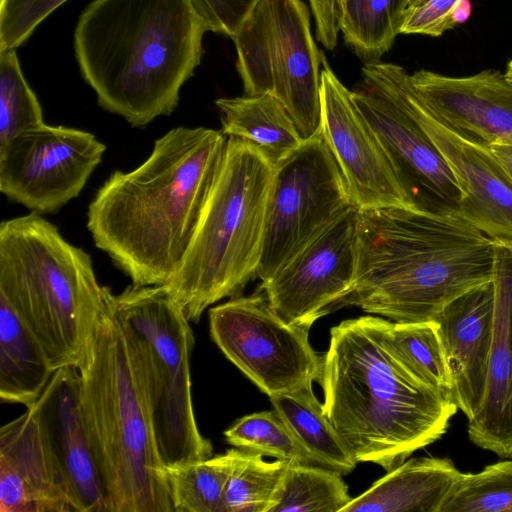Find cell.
<instances>
[{"label": "cell", "instance_id": "obj_34", "mask_svg": "<svg viewBox=\"0 0 512 512\" xmlns=\"http://www.w3.org/2000/svg\"><path fill=\"white\" fill-rule=\"evenodd\" d=\"M68 0H0V51L16 49Z\"/></svg>", "mask_w": 512, "mask_h": 512}, {"label": "cell", "instance_id": "obj_30", "mask_svg": "<svg viewBox=\"0 0 512 512\" xmlns=\"http://www.w3.org/2000/svg\"><path fill=\"white\" fill-rule=\"evenodd\" d=\"M351 500L339 473L290 463L271 512H341Z\"/></svg>", "mask_w": 512, "mask_h": 512}, {"label": "cell", "instance_id": "obj_7", "mask_svg": "<svg viewBox=\"0 0 512 512\" xmlns=\"http://www.w3.org/2000/svg\"><path fill=\"white\" fill-rule=\"evenodd\" d=\"M275 163L257 145L227 137L224 158L194 237L164 286L197 322L212 304L239 296L262 253Z\"/></svg>", "mask_w": 512, "mask_h": 512}, {"label": "cell", "instance_id": "obj_40", "mask_svg": "<svg viewBox=\"0 0 512 512\" xmlns=\"http://www.w3.org/2000/svg\"><path fill=\"white\" fill-rule=\"evenodd\" d=\"M504 74H505L506 78L509 80V82L512 83V60H510L507 63L506 71Z\"/></svg>", "mask_w": 512, "mask_h": 512}, {"label": "cell", "instance_id": "obj_8", "mask_svg": "<svg viewBox=\"0 0 512 512\" xmlns=\"http://www.w3.org/2000/svg\"><path fill=\"white\" fill-rule=\"evenodd\" d=\"M112 309L139 359L164 466L211 457L212 444L194 413L190 358L195 341L181 304L164 285L132 284L113 294Z\"/></svg>", "mask_w": 512, "mask_h": 512}, {"label": "cell", "instance_id": "obj_6", "mask_svg": "<svg viewBox=\"0 0 512 512\" xmlns=\"http://www.w3.org/2000/svg\"><path fill=\"white\" fill-rule=\"evenodd\" d=\"M0 296L44 348L54 371L81 367L112 292L91 256L37 213L0 224Z\"/></svg>", "mask_w": 512, "mask_h": 512}, {"label": "cell", "instance_id": "obj_18", "mask_svg": "<svg viewBox=\"0 0 512 512\" xmlns=\"http://www.w3.org/2000/svg\"><path fill=\"white\" fill-rule=\"evenodd\" d=\"M35 404L75 512H108L84 424L78 368L57 369Z\"/></svg>", "mask_w": 512, "mask_h": 512}, {"label": "cell", "instance_id": "obj_36", "mask_svg": "<svg viewBox=\"0 0 512 512\" xmlns=\"http://www.w3.org/2000/svg\"><path fill=\"white\" fill-rule=\"evenodd\" d=\"M456 0H426L408 7L404 12L400 34L441 36L455 27L450 13Z\"/></svg>", "mask_w": 512, "mask_h": 512}, {"label": "cell", "instance_id": "obj_42", "mask_svg": "<svg viewBox=\"0 0 512 512\" xmlns=\"http://www.w3.org/2000/svg\"><path fill=\"white\" fill-rule=\"evenodd\" d=\"M424 1H426V0H420V2H419L418 4H420V3L424 2ZM418 4H417V5H418ZM414 6H415V5H414Z\"/></svg>", "mask_w": 512, "mask_h": 512}, {"label": "cell", "instance_id": "obj_41", "mask_svg": "<svg viewBox=\"0 0 512 512\" xmlns=\"http://www.w3.org/2000/svg\"><path fill=\"white\" fill-rule=\"evenodd\" d=\"M419 2H420V0H407L408 7L417 5Z\"/></svg>", "mask_w": 512, "mask_h": 512}, {"label": "cell", "instance_id": "obj_9", "mask_svg": "<svg viewBox=\"0 0 512 512\" xmlns=\"http://www.w3.org/2000/svg\"><path fill=\"white\" fill-rule=\"evenodd\" d=\"M245 95L272 94L303 140L321 133L323 55L302 0H259L232 39Z\"/></svg>", "mask_w": 512, "mask_h": 512}, {"label": "cell", "instance_id": "obj_39", "mask_svg": "<svg viewBox=\"0 0 512 512\" xmlns=\"http://www.w3.org/2000/svg\"><path fill=\"white\" fill-rule=\"evenodd\" d=\"M512 177V146L495 144L490 147Z\"/></svg>", "mask_w": 512, "mask_h": 512}, {"label": "cell", "instance_id": "obj_38", "mask_svg": "<svg viewBox=\"0 0 512 512\" xmlns=\"http://www.w3.org/2000/svg\"><path fill=\"white\" fill-rule=\"evenodd\" d=\"M472 3L470 0H456L452 6L450 19L454 26L465 23L471 16Z\"/></svg>", "mask_w": 512, "mask_h": 512}, {"label": "cell", "instance_id": "obj_16", "mask_svg": "<svg viewBox=\"0 0 512 512\" xmlns=\"http://www.w3.org/2000/svg\"><path fill=\"white\" fill-rule=\"evenodd\" d=\"M321 133L358 210L411 209L373 128L355 104L352 91L323 59Z\"/></svg>", "mask_w": 512, "mask_h": 512}, {"label": "cell", "instance_id": "obj_1", "mask_svg": "<svg viewBox=\"0 0 512 512\" xmlns=\"http://www.w3.org/2000/svg\"><path fill=\"white\" fill-rule=\"evenodd\" d=\"M227 136L176 127L137 168L115 171L89 204L96 247L139 286L165 285L178 272L219 173Z\"/></svg>", "mask_w": 512, "mask_h": 512}, {"label": "cell", "instance_id": "obj_13", "mask_svg": "<svg viewBox=\"0 0 512 512\" xmlns=\"http://www.w3.org/2000/svg\"><path fill=\"white\" fill-rule=\"evenodd\" d=\"M106 146L88 131L46 123L0 149V190L33 213H52L76 198Z\"/></svg>", "mask_w": 512, "mask_h": 512}, {"label": "cell", "instance_id": "obj_26", "mask_svg": "<svg viewBox=\"0 0 512 512\" xmlns=\"http://www.w3.org/2000/svg\"><path fill=\"white\" fill-rule=\"evenodd\" d=\"M407 0H344L339 29L344 42L365 63L379 62L400 28Z\"/></svg>", "mask_w": 512, "mask_h": 512}, {"label": "cell", "instance_id": "obj_24", "mask_svg": "<svg viewBox=\"0 0 512 512\" xmlns=\"http://www.w3.org/2000/svg\"><path fill=\"white\" fill-rule=\"evenodd\" d=\"M221 131L257 145L276 164L303 142L283 103L272 94L220 98Z\"/></svg>", "mask_w": 512, "mask_h": 512}, {"label": "cell", "instance_id": "obj_21", "mask_svg": "<svg viewBox=\"0 0 512 512\" xmlns=\"http://www.w3.org/2000/svg\"><path fill=\"white\" fill-rule=\"evenodd\" d=\"M494 326L485 396L468 419L476 446L512 457V247L496 245Z\"/></svg>", "mask_w": 512, "mask_h": 512}, {"label": "cell", "instance_id": "obj_15", "mask_svg": "<svg viewBox=\"0 0 512 512\" xmlns=\"http://www.w3.org/2000/svg\"><path fill=\"white\" fill-rule=\"evenodd\" d=\"M398 85L413 117L450 167L461 191L457 215L496 245L512 247V177L492 150L470 142L438 121L401 66Z\"/></svg>", "mask_w": 512, "mask_h": 512}, {"label": "cell", "instance_id": "obj_10", "mask_svg": "<svg viewBox=\"0 0 512 512\" xmlns=\"http://www.w3.org/2000/svg\"><path fill=\"white\" fill-rule=\"evenodd\" d=\"M343 174L322 133L275 164L261 258L264 282L350 208Z\"/></svg>", "mask_w": 512, "mask_h": 512}, {"label": "cell", "instance_id": "obj_17", "mask_svg": "<svg viewBox=\"0 0 512 512\" xmlns=\"http://www.w3.org/2000/svg\"><path fill=\"white\" fill-rule=\"evenodd\" d=\"M411 81L432 115L462 138L512 146V83L505 74L488 69L452 77L422 69Z\"/></svg>", "mask_w": 512, "mask_h": 512}, {"label": "cell", "instance_id": "obj_3", "mask_svg": "<svg viewBox=\"0 0 512 512\" xmlns=\"http://www.w3.org/2000/svg\"><path fill=\"white\" fill-rule=\"evenodd\" d=\"M382 321L361 316L332 327L317 382L324 411L357 462L388 472L440 439L458 407L398 359Z\"/></svg>", "mask_w": 512, "mask_h": 512}, {"label": "cell", "instance_id": "obj_35", "mask_svg": "<svg viewBox=\"0 0 512 512\" xmlns=\"http://www.w3.org/2000/svg\"><path fill=\"white\" fill-rule=\"evenodd\" d=\"M207 31L230 37L237 34L259 0H189Z\"/></svg>", "mask_w": 512, "mask_h": 512}, {"label": "cell", "instance_id": "obj_27", "mask_svg": "<svg viewBox=\"0 0 512 512\" xmlns=\"http://www.w3.org/2000/svg\"><path fill=\"white\" fill-rule=\"evenodd\" d=\"M235 448L223 454L165 467L174 512H225L224 497Z\"/></svg>", "mask_w": 512, "mask_h": 512}, {"label": "cell", "instance_id": "obj_5", "mask_svg": "<svg viewBox=\"0 0 512 512\" xmlns=\"http://www.w3.org/2000/svg\"><path fill=\"white\" fill-rule=\"evenodd\" d=\"M78 370L84 424L108 512H174L139 359L112 300Z\"/></svg>", "mask_w": 512, "mask_h": 512}, {"label": "cell", "instance_id": "obj_33", "mask_svg": "<svg viewBox=\"0 0 512 512\" xmlns=\"http://www.w3.org/2000/svg\"><path fill=\"white\" fill-rule=\"evenodd\" d=\"M42 123L41 105L24 78L16 49L0 51V149Z\"/></svg>", "mask_w": 512, "mask_h": 512}, {"label": "cell", "instance_id": "obj_31", "mask_svg": "<svg viewBox=\"0 0 512 512\" xmlns=\"http://www.w3.org/2000/svg\"><path fill=\"white\" fill-rule=\"evenodd\" d=\"M224 436L227 443L240 449L294 464L325 468L274 409L237 419L224 431Z\"/></svg>", "mask_w": 512, "mask_h": 512}, {"label": "cell", "instance_id": "obj_23", "mask_svg": "<svg viewBox=\"0 0 512 512\" xmlns=\"http://www.w3.org/2000/svg\"><path fill=\"white\" fill-rule=\"evenodd\" d=\"M41 343L15 309L0 296V398L33 405L54 374Z\"/></svg>", "mask_w": 512, "mask_h": 512}, {"label": "cell", "instance_id": "obj_29", "mask_svg": "<svg viewBox=\"0 0 512 512\" xmlns=\"http://www.w3.org/2000/svg\"><path fill=\"white\" fill-rule=\"evenodd\" d=\"M263 454L235 448L227 482L225 512H271L290 462L266 461Z\"/></svg>", "mask_w": 512, "mask_h": 512}, {"label": "cell", "instance_id": "obj_20", "mask_svg": "<svg viewBox=\"0 0 512 512\" xmlns=\"http://www.w3.org/2000/svg\"><path fill=\"white\" fill-rule=\"evenodd\" d=\"M494 304V284L490 281L449 302L434 319L452 377V397L467 419L478 412L485 396Z\"/></svg>", "mask_w": 512, "mask_h": 512}, {"label": "cell", "instance_id": "obj_2", "mask_svg": "<svg viewBox=\"0 0 512 512\" xmlns=\"http://www.w3.org/2000/svg\"><path fill=\"white\" fill-rule=\"evenodd\" d=\"M356 236L355 282L339 308L432 322L449 302L493 280L496 244L457 214L358 210Z\"/></svg>", "mask_w": 512, "mask_h": 512}, {"label": "cell", "instance_id": "obj_25", "mask_svg": "<svg viewBox=\"0 0 512 512\" xmlns=\"http://www.w3.org/2000/svg\"><path fill=\"white\" fill-rule=\"evenodd\" d=\"M269 398L273 409L325 468L342 476L354 470L358 462L330 422L312 386Z\"/></svg>", "mask_w": 512, "mask_h": 512}, {"label": "cell", "instance_id": "obj_19", "mask_svg": "<svg viewBox=\"0 0 512 512\" xmlns=\"http://www.w3.org/2000/svg\"><path fill=\"white\" fill-rule=\"evenodd\" d=\"M0 512H75L35 403L0 428Z\"/></svg>", "mask_w": 512, "mask_h": 512}, {"label": "cell", "instance_id": "obj_12", "mask_svg": "<svg viewBox=\"0 0 512 512\" xmlns=\"http://www.w3.org/2000/svg\"><path fill=\"white\" fill-rule=\"evenodd\" d=\"M209 329L228 360L268 397L318 380L322 356L309 331L282 320L260 289L210 308Z\"/></svg>", "mask_w": 512, "mask_h": 512}, {"label": "cell", "instance_id": "obj_22", "mask_svg": "<svg viewBox=\"0 0 512 512\" xmlns=\"http://www.w3.org/2000/svg\"><path fill=\"white\" fill-rule=\"evenodd\" d=\"M460 473L449 458H410L352 498L341 512H440Z\"/></svg>", "mask_w": 512, "mask_h": 512}, {"label": "cell", "instance_id": "obj_37", "mask_svg": "<svg viewBox=\"0 0 512 512\" xmlns=\"http://www.w3.org/2000/svg\"><path fill=\"white\" fill-rule=\"evenodd\" d=\"M316 24L317 39L327 50L335 49L344 0H308Z\"/></svg>", "mask_w": 512, "mask_h": 512}, {"label": "cell", "instance_id": "obj_14", "mask_svg": "<svg viewBox=\"0 0 512 512\" xmlns=\"http://www.w3.org/2000/svg\"><path fill=\"white\" fill-rule=\"evenodd\" d=\"M357 212L350 208L261 283L259 289L282 320L309 331L339 309L355 282Z\"/></svg>", "mask_w": 512, "mask_h": 512}, {"label": "cell", "instance_id": "obj_32", "mask_svg": "<svg viewBox=\"0 0 512 512\" xmlns=\"http://www.w3.org/2000/svg\"><path fill=\"white\" fill-rule=\"evenodd\" d=\"M440 512H512V460L461 472Z\"/></svg>", "mask_w": 512, "mask_h": 512}, {"label": "cell", "instance_id": "obj_4", "mask_svg": "<svg viewBox=\"0 0 512 512\" xmlns=\"http://www.w3.org/2000/svg\"><path fill=\"white\" fill-rule=\"evenodd\" d=\"M206 32L189 0H93L78 19L74 50L98 104L144 127L177 107Z\"/></svg>", "mask_w": 512, "mask_h": 512}, {"label": "cell", "instance_id": "obj_11", "mask_svg": "<svg viewBox=\"0 0 512 512\" xmlns=\"http://www.w3.org/2000/svg\"><path fill=\"white\" fill-rule=\"evenodd\" d=\"M399 65L365 63L352 97L373 128L413 210L457 214L458 183L441 153L407 109Z\"/></svg>", "mask_w": 512, "mask_h": 512}, {"label": "cell", "instance_id": "obj_28", "mask_svg": "<svg viewBox=\"0 0 512 512\" xmlns=\"http://www.w3.org/2000/svg\"><path fill=\"white\" fill-rule=\"evenodd\" d=\"M382 328L386 343L411 372L452 396V377L434 321L399 323L383 319Z\"/></svg>", "mask_w": 512, "mask_h": 512}]
</instances>
